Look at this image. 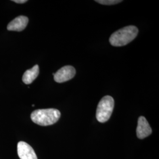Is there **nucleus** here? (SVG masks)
Here are the masks:
<instances>
[{
  "mask_svg": "<svg viewBox=\"0 0 159 159\" xmlns=\"http://www.w3.org/2000/svg\"><path fill=\"white\" fill-rule=\"evenodd\" d=\"M61 113L55 108L39 109L34 111L31 114V119L34 123L47 126L56 123L60 118Z\"/></svg>",
  "mask_w": 159,
  "mask_h": 159,
  "instance_id": "obj_1",
  "label": "nucleus"
},
{
  "mask_svg": "<svg viewBox=\"0 0 159 159\" xmlns=\"http://www.w3.org/2000/svg\"><path fill=\"white\" fill-rule=\"evenodd\" d=\"M138 33L139 30L136 27L133 25L127 26L112 34L109 41L114 47L125 46L136 37Z\"/></svg>",
  "mask_w": 159,
  "mask_h": 159,
  "instance_id": "obj_2",
  "label": "nucleus"
},
{
  "mask_svg": "<svg viewBox=\"0 0 159 159\" xmlns=\"http://www.w3.org/2000/svg\"><path fill=\"white\" fill-rule=\"evenodd\" d=\"M114 107V100L112 97H103L97 108L96 118L100 123H105L110 119Z\"/></svg>",
  "mask_w": 159,
  "mask_h": 159,
  "instance_id": "obj_3",
  "label": "nucleus"
},
{
  "mask_svg": "<svg viewBox=\"0 0 159 159\" xmlns=\"http://www.w3.org/2000/svg\"><path fill=\"white\" fill-rule=\"evenodd\" d=\"M75 70L71 66H66L58 70L54 75V80L59 83L67 81L72 79L75 74Z\"/></svg>",
  "mask_w": 159,
  "mask_h": 159,
  "instance_id": "obj_4",
  "label": "nucleus"
},
{
  "mask_svg": "<svg viewBox=\"0 0 159 159\" xmlns=\"http://www.w3.org/2000/svg\"><path fill=\"white\" fill-rule=\"evenodd\" d=\"M17 152L20 159H38L34 149L24 142H20L18 143Z\"/></svg>",
  "mask_w": 159,
  "mask_h": 159,
  "instance_id": "obj_5",
  "label": "nucleus"
},
{
  "mask_svg": "<svg viewBox=\"0 0 159 159\" xmlns=\"http://www.w3.org/2000/svg\"><path fill=\"white\" fill-rule=\"evenodd\" d=\"M136 133L137 137L140 139H143L149 136L152 133V128L148 120L143 116H140L139 118Z\"/></svg>",
  "mask_w": 159,
  "mask_h": 159,
  "instance_id": "obj_6",
  "label": "nucleus"
},
{
  "mask_svg": "<svg viewBox=\"0 0 159 159\" xmlns=\"http://www.w3.org/2000/svg\"><path fill=\"white\" fill-rule=\"evenodd\" d=\"M29 23V18L25 16H18L14 18L7 25L9 31H21L25 29Z\"/></svg>",
  "mask_w": 159,
  "mask_h": 159,
  "instance_id": "obj_7",
  "label": "nucleus"
},
{
  "mask_svg": "<svg viewBox=\"0 0 159 159\" xmlns=\"http://www.w3.org/2000/svg\"><path fill=\"white\" fill-rule=\"evenodd\" d=\"M39 74V66L35 65L34 67L30 70H27L23 76V81L25 84L32 83Z\"/></svg>",
  "mask_w": 159,
  "mask_h": 159,
  "instance_id": "obj_8",
  "label": "nucleus"
},
{
  "mask_svg": "<svg viewBox=\"0 0 159 159\" xmlns=\"http://www.w3.org/2000/svg\"><path fill=\"white\" fill-rule=\"evenodd\" d=\"M96 1L97 2H98L102 5H107V6L117 4L122 2V1H119V0H96Z\"/></svg>",
  "mask_w": 159,
  "mask_h": 159,
  "instance_id": "obj_9",
  "label": "nucleus"
},
{
  "mask_svg": "<svg viewBox=\"0 0 159 159\" xmlns=\"http://www.w3.org/2000/svg\"><path fill=\"white\" fill-rule=\"evenodd\" d=\"M12 1H14L16 3H20V4H23V3L27 2V0H13Z\"/></svg>",
  "mask_w": 159,
  "mask_h": 159,
  "instance_id": "obj_10",
  "label": "nucleus"
}]
</instances>
